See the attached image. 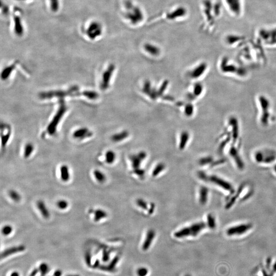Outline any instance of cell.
<instances>
[{"label":"cell","instance_id":"50","mask_svg":"<svg viewBox=\"0 0 276 276\" xmlns=\"http://www.w3.org/2000/svg\"><path fill=\"white\" fill-rule=\"evenodd\" d=\"M274 270H276V263H275V264H274Z\"/></svg>","mask_w":276,"mask_h":276},{"label":"cell","instance_id":"26","mask_svg":"<svg viewBox=\"0 0 276 276\" xmlns=\"http://www.w3.org/2000/svg\"><path fill=\"white\" fill-rule=\"evenodd\" d=\"M35 150V146L31 143H28L25 145L24 149V158L27 159L30 158Z\"/></svg>","mask_w":276,"mask_h":276},{"label":"cell","instance_id":"51","mask_svg":"<svg viewBox=\"0 0 276 276\" xmlns=\"http://www.w3.org/2000/svg\"><path fill=\"white\" fill-rule=\"evenodd\" d=\"M274 171H275V172H276V165L275 166V167H274Z\"/></svg>","mask_w":276,"mask_h":276},{"label":"cell","instance_id":"37","mask_svg":"<svg viewBox=\"0 0 276 276\" xmlns=\"http://www.w3.org/2000/svg\"><path fill=\"white\" fill-rule=\"evenodd\" d=\"M169 81L167 80H165L163 82L159 89L158 90V93L159 97H161L163 95L164 92H165L166 90L167 89L168 86Z\"/></svg>","mask_w":276,"mask_h":276},{"label":"cell","instance_id":"53","mask_svg":"<svg viewBox=\"0 0 276 276\" xmlns=\"http://www.w3.org/2000/svg\"></svg>","mask_w":276,"mask_h":276},{"label":"cell","instance_id":"7","mask_svg":"<svg viewBox=\"0 0 276 276\" xmlns=\"http://www.w3.org/2000/svg\"><path fill=\"white\" fill-rule=\"evenodd\" d=\"M102 32L101 25L97 22H92L87 28L86 33L90 39H95L101 35Z\"/></svg>","mask_w":276,"mask_h":276},{"label":"cell","instance_id":"18","mask_svg":"<svg viewBox=\"0 0 276 276\" xmlns=\"http://www.w3.org/2000/svg\"><path fill=\"white\" fill-rule=\"evenodd\" d=\"M144 48L145 51L152 56H158L161 52L160 49L159 47L149 43L145 44L144 46Z\"/></svg>","mask_w":276,"mask_h":276},{"label":"cell","instance_id":"44","mask_svg":"<svg viewBox=\"0 0 276 276\" xmlns=\"http://www.w3.org/2000/svg\"><path fill=\"white\" fill-rule=\"evenodd\" d=\"M91 260H92V256L90 252H87L86 253L85 255V260H86V263L87 264V265H91Z\"/></svg>","mask_w":276,"mask_h":276},{"label":"cell","instance_id":"8","mask_svg":"<svg viewBox=\"0 0 276 276\" xmlns=\"http://www.w3.org/2000/svg\"><path fill=\"white\" fill-rule=\"evenodd\" d=\"M147 153L144 151H140L136 155H131L130 157L131 166L134 169L140 168L142 161L146 158Z\"/></svg>","mask_w":276,"mask_h":276},{"label":"cell","instance_id":"49","mask_svg":"<svg viewBox=\"0 0 276 276\" xmlns=\"http://www.w3.org/2000/svg\"><path fill=\"white\" fill-rule=\"evenodd\" d=\"M67 276H79V275H77V274H69V275H67Z\"/></svg>","mask_w":276,"mask_h":276},{"label":"cell","instance_id":"36","mask_svg":"<svg viewBox=\"0 0 276 276\" xmlns=\"http://www.w3.org/2000/svg\"><path fill=\"white\" fill-rule=\"evenodd\" d=\"M207 225L209 228L212 229L215 228L216 223L215 217L212 214H210L207 216Z\"/></svg>","mask_w":276,"mask_h":276},{"label":"cell","instance_id":"39","mask_svg":"<svg viewBox=\"0 0 276 276\" xmlns=\"http://www.w3.org/2000/svg\"><path fill=\"white\" fill-rule=\"evenodd\" d=\"M152 86H151V83L149 80H146L145 81V83H144L143 86L142 87V92L144 94L148 96V94H149L150 92L151 91L152 89Z\"/></svg>","mask_w":276,"mask_h":276},{"label":"cell","instance_id":"1","mask_svg":"<svg viewBox=\"0 0 276 276\" xmlns=\"http://www.w3.org/2000/svg\"><path fill=\"white\" fill-rule=\"evenodd\" d=\"M126 9L128 12L126 13L125 17L133 24H137L142 21L143 14L142 11L138 7H134L130 1H127L125 4Z\"/></svg>","mask_w":276,"mask_h":276},{"label":"cell","instance_id":"14","mask_svg":"<svg viewBox=\"0 0 276 276\" xmlns=\"http://www.w3.org/2000/svg\"><path fill=\"white\" fill-rule=\"evenodd\" d=\"M36 206L42 217L46 219L50 218L51 216L50 211L49 210L46 203L42 200H39L36 203Z\"/></svg>","mask_w":276,"mask_h":276},{"label":"cell","instance_id":"28","mask_svg":"<svg viewBox=\"0 0 276 276\" xmlns=\"http://www.w3.org/2000/svg\"><path fill=\"white\" fill-rule=\"evenodd\" d=\"M155 232L153 230H150L147 232L146 234V237L145 239V242L144 244V248H147L149 247L150 243L153 241V239L155 238Z\"/></svg>","mask_w":276,"mask_h":276},{"label":"cell","instance_id":"48","mask_svg":"<svg viewBox=\"0 0 276 276\" xmlns=\"http://www.w3.org/2000/svg\"><path fill=\"white\" fill-rule=\"evenodd\" d=\"M10 276H20V274L17 271H13L11 273Z\"/></svg>","mask_w":276,"mask_h":276},{"label":"cell","instance_id":"6","mask_svg":"<svg viewBox=\"0 0 276 276\" xmlns=\"http://www.w3.org/2000/svg\"><path fill=\"white\" fill-rule=\"evenodd\" d=\"M252 227L253 225L251 223L237 225L229 228L226 231V234L228 236L241 235L249 231Z\"/></svg>","mask_w":276,"mask_h":276},{"label":"cell","instance_id":"29","mask_svg":"<svg viewBox=\"0 0 276 276\" xmlns=\"http://www.w3.org/2000/svg\"><path fill=\"white\" fill-rule=\"evenodd\" d=\"M116 159V153L112 150H108L105 154V161L108 164H112Z\"/></svg>","mask_w":276,"mask_h":276},{"label":"cell","instance_id":"41","mask_svg":"<svg viewBox=\"0 0 276 276\" xmlns=\"http://www.w3.org/2000/svg\"><path fill=\"white\" fill-rule=\"evenodd\" d=\"M136 204H137V206L139 207L141 209L144 210H147L148 209V206H147V204L146 201H145L144 200L142 199H138L136 201Z\"/></svg>","mask_w":276,"mask_h":276},{"label":"cell","instance_id":"2","mask_svg":"<svg viewBox=\"0 0 276 276\" xmlns=\"http://www.w3.org/2000/svg\"><path fill=\"white\" fill-rule=\"evenodd\" d=\"M66 109H67L66 105L64 103L62 102V103H61L59 109H58L56 114L54 116L53 119L47 127V131L50 135H54L56 133L57 127L59 124V122L63 118L64 112H66Z\"/></svg>","mask_w":276,"mask_h":276},{"label":"cell","instance_id":"24","mask_svg":"<svg viewBox=\"0 0 276 276\" xmlns=\"http://www.w3.org/2000/svg\"><path fill=\"white\" fill-rule=\"evenodd\" d=\"M230 154L231 156H232L233 158H234V160L235 161L236 163H237V165L238 166L239 168H243L244 166V164L242 162L241 160L240 159L238 153L237 152V150L234 147H232L230 150Z\"/></svg>","mask_w":276,"mask_h":276},{"label":"cell","instance_id":"42","mask_svg":"<svg viewBox=\"0 0 276 276\" xmlns=\"http://www.w3.org/2000/svg\"><path fill=\"white\" fill-rule=\"evenodd\" d=\"M212 160V158H211V157H209H209L203 158L200 160V164L201 165H206V164H208V163L211 162Z\"/></svg>","mask_w":276,"mask_h":276},{"label":"cell","instance_id":"19","mask_svg":"<svg viewBox=\"0 0 276 276\" xmlns=\"http://www.w3.org/2000/svg\"><path fill=\"white\" fill-rule=\"evenodd\" d=\"M186 13V10L183 7L178 8L167 15V18L169 20H174L178 17H182Z\"/></svg>","mask_w":276,"mask_h":276},{"label":"cell","instance_id":"46","mask_svg":"<svg viewBox=\"0 0 276 276\" xmlns=\"http://www.w3.org/2000/svg\"><path fill=\"white\" fill-rule=\"evenodd\" d=\"M61 275H62V271L59 270H56L53 274V276H61Z\"/></svg>","mask_w":276,"mask_h":276},{"label":"cell","instance_id":"43","mask_svg":"<svg viewBox=\"0 0 276 276\" xmlns=\"http://www.w3.org/2000/svg\"><path fill=\"white\" fill-rule=\"evenodd\" d=\"M134 172L135 175H137L139 177H143L145 175V171L140 168L136 169H134Z\"/></svg>","mask_w":276,"mask_h":276},{"label":"cell","instance_id":"40","mask_svg":"<svg viewBox=\"0 0 276 276\" xmlns=\"http://www.w3.org/2000/svg\"><path fill=\"white\" fill-rule=\"evenodd\" d=\"M50 7L52 11L56 12L59 7V0H50Z\"/></svg>","mask_w":276,"mask_h":276},{"label":"cell","instance_id":"34","mask_svg":"<svg viewBox=\"0 0 276 276\" xmlns=\"http://www.w3.org/2000/svg\"><path fill=\"white\" fill-rule=\"evenodd\" d=\"M39 271L41 276H45L50 271V267L46 263H42L39 265Z\"/></svg>","mask_w":276,"mask_h":276},{"label":"cell","instance_id":"22","mask_svg":"<svg viewBox=\"0 0 276 276\" xmlns=\"http://www.w3.org/2000/svg\"><path fill=\"white\" fill-rule=\"evenodd\" d=\"M206 224L202 223L199 222L197 223H194L193 225L190 226L192 235L193 236L197 235L201 231H203L206 227Z\"/></svg>","mask_w":276,"mask_h":276},{"label":"cell","instance_id":"3","mask_svg":"<svg viewBox=\"0 0 276 276\" xmlns=\"http://www.w3.org/2000/svg\"><path fill=\"white\" fill-rule=\"evenodd\" d=\"M199 176L201 179H204V181H210L211 182H213L216 185L221 187L226 190L229 191L231 192H234V189L233 188L232 186L231 185V184L228 182L224 181L221 178L214 176V175H211V176H208L205 173H203V172H200L199 174Z\"/></svg>","mask_w":276,"mask_h":276},{"label":"cell","instance_id":"11","mask_svg":"<svg viewBox=\"0 0 276 276\" xmlns=\"http://www.w3.org/2000/svg\"><path fill=\"white\" fill-rule=\"evenodd\" d=\"M22 17L17 13L15 12L13 14L14 32L18 36H21L24 33V28L22 24Z\"/></svg>","mask_w":276,"mask_h":276},{"label":"cell","instance_id":"33","mask_svg":"<svg viewBox=\"0 0 276 276\" xmlns=\"http://www.w3.org/2000/svg\"><path fill=\"white\" fill-rule=\"evenodd\" d=\"M203 90H204V87H203V84H201V83H197L194 86L192 94H193L195 97H198L199 96L201 95V93H203Z\"/></svg>","mask_w":276,"mask_h":276},{"label":"cell","instance_id":"4","mask_svg":"<svg viewBox=\"0 0 276 276\" xmlns=\"http://www.w3.org/2000/svg\"><path fill=\"white\" fill-rule=\"evenodd\" d=\"M115 68V66L114 64H111L108 66L105 71L103 72L100 83V87L102 90H105L109 89L110 86L111 79L112 78Z\"/></svg>","mask_w":276,"mask_h":276},{"label":"cell","instance_id":"13","mask_svg":"<svg viewBox=\"0 0 276 276\" xmlns=\"http://www.w3.org/2000/svg\"><path fill=\"white\" fill-rule=\"evenodd\" d=\"M207 68V64L205 63H202L196 67L191 72L190 76L193 79H197L204 74Z\"/></svg>","mask_w":276,"mask_h":276},{"label":"cell","instance_id":"23","mask_svg":"<svg viewBox=\"0 0 276 276\" xmlns=\"http://www.w3.org/2000/svg\"><path fill=\"white\" fill-rule=\"evenodd\" d=\"M209 190L206 187H201L199 191V201L201 204H205L208 201Z\"/></svg>","mask_w":276,"mask_h":276},{"label":"cell","instance_id":"25","mask_svg":"<svg viewBox=\"0 0 276 276\" xmlns=\"http://www.w3.org/2000/svg\"><path fill=\"white\" fill-rule=\"evenodd\" d=\"M190 235H192L190 226H186L182 228L175 233V236L177 238H182Z\"/></svg>","mask_w":276,"mask_h":276},{"label":"cell","instance_id":"5","mask_svg":"<svg viewBox=\"0 0 276 276\" xmlns=\"http://www.w3.org/2000/svg\"><path fill=\"white\" fill-rule=\"evenodd\" d=\"M229 11L234 16H240L242 12L241 0H225Z\"/></svg>","mask_w":276,"mask_h":276},{"label":"cell","instance_id":"35","mask_svg":"<svg viewBox=\"0 0 276 276\" xmlns=\"http://www.w3.org/2000/svg\"><path fill=\"white\" fill-rule=\"evenodd\" d=\"M193 105H192L191 103H188L185 106V109H184V112L186 116L187 117H191L193 115L194 113Z\"/></svg>","mask_w":276,"mask_h":276},{"label":"cell","instance_id":"9","mask_svg":"<svg viewBox=\"0 0 276 276\" xmlns=\"http://www.w3.org/2000/svg\"><path fill=\"white\" fill-rule=\"evenodd\" d=\"M259 101L260 103L261 108L263 109V113H262V117H261V122L264 125H267L268 123V117H269V102L267 99V98L263 96H260L259 97Z\"/></svg>","mask_w":276,"mask_h":276},{"label":"cell","instance_id":"47","mask_svg":"<svg viewBox=\"0 0 276 276\" xmlns=\"http://www.w3.org/2000/svg\"><path fill=\"white\" fill-rule=\"evenodd\" d=\"M99 264V261L98 260H96L95 262V264H94V266H93V268H96V267H98Z\"/></svg>","mask_w":276,"mask_h":276},{"label":"cell","instance_id":"27","mask_svg":"<svg viewBox=\"0 0 276 276\" xmlns=\"http://www.w3.org/2000/svg\"><path fill=\"white\" fill-rule=\"evenodd\" d=\"M93 175L96 180L99 183H103L106 181V175L101 170L95 169L93 171Z\"/></svg>","mask_w":276,"mask_h":276},{"label":"cell","instance_id":"38","mask_svg":"<svg viewBox=\"0 0 276 276\" xmlns=\"http://www.w3.org/2000/svg\"><path fill=\"white\" fill-rule=\"evenodd\" d=\"M13 229L11 225H6L2 227L1 232L4 236H7L10 235L13 233Z\"/></svg>","mask_w":276,"mask_h":276},{"label":"cell","instance_id":"21","mask_svg":"<svg viewBox=\"0 0 276 276\" xmlns=\"http://www.w3.org/2000/svg\"><path fill=\"white\" fill-rule=\"evenodd\" d=\"M129 135H130V133L128 132V131L124 130V131H121L120 133H118L113 134L111 137V139L114 142H121L122 141L127 138Z\"/></svg>","mask_w":276,"mask_h":276},{"label":"cell","instance_id":"12","mask_svg":"<svg viewBox=\"0 0 276 276\" xmlns=\"http://www.w3.org/2000/svg\"><path fill=\"white\" fill-rule=\"evenodd\" d=\"M11 134L10 127L7 124H2L1 125V139H2V147H5L7 144Z\"/></svg>","mask_w":276,"mask_h":276},{"label":"cell","instance_id":"45","mask_svg":"<svg viewBox=\"0 0 276 276\" xmlns=\"http://www.w3.org/2000/svg\"><path fill=\"white\" fill-rule=\"evenodd\" d=\"M39 268H35L32 270L29 276H36V274L39 273Z\"/></svg>","mask_w":276,"mask_h":276},{"label":"cell","instance_id":"16","mask_svg":"<svg viewBox=\"0 0 276 276\" xmlns=\"http://www.w3.org/2000/svg\"><path fill=\"white\" fill-rule=\"evenodd\" d=\"M90 212L93 214V219L96 223L100 222L103 219L107 218L108 216V213L103 209H97L94 210H90Z\"/></svg>","mask_w":276,"mask_h":276},{"label":"cell","instance_id":"30","mask_svg":"<svg viewBox=\"0 0 276 276\" xmlns=\"http://www.w3.org/2000/svg\"><path fill=\"white\" fill-rule=\"evenodd\" d=\"M8 195L10 198L16 203H19L22 199V197L20 194L15 190H10L8 192Z\"/></svg>","mask_w":276,"mask_h":276},{"label":"cell","instance_id":"32","mask_svg":"<svg viewBox=\"0 0 276 276\" xmlns=\"http://www.w3.org/2000/svg\"><path fill=\"white\" fill-rule=\"evenodd\" d=\"M56 207L61 210H65L69 207V203L67 200L61 199L58 200L56 203Z\"/></svg>","mask_w":276,"mask_h":276},{"label":"cell","instance_id":"31","mask_svg":"<svg viewBox=\"0 0 276 276\" xmlns=\"http://www.w3.org/2000/svg\"><path fill=\"white\" fill-rule=\"evenodd\" d=\"M165 165L164 163H159L156 166L155 168L153 169V172H152V175L153 177H156L161 172H162L163 171L165 170Z\"/></svg>","mask_w":276,"mask_h":276},{"label":"cell","instance_id":"20","mask_svg":"<svg viewBox=\"0 0 276 276\" xmlns=\"http://www.w3.org/2000/svg\"><path fill=\"white\" fill-rule=\"evenodd\" d=\"M190 138V134L189 132L186 131H182L180 135V139H179V149L183 150L186 147V145L187 144L188 142L189 141Z\"/></svg>","mask_w":276,"mask_h":276},{"label":"cell","instance_id":"15","mask_svg":"<svg viewBox=\"0 0 276 276\" xmlns=\"http://www.w3.org/2000/svg\"><path fill=\"white\" fill-rule=\"evenodd\" d=\"M92 133L86 128H81L76 130L73 133V136L75 139L78 140H83V139L90 137L92 136Z\"/></svg>","mask_w":276,"mask_h":276},{"label":"cell","instance_id":"10","mask_svg":"<svg viewBox=\"0 0 276 276\" xmlns=\"http://www.w3.org/2000/svg\"><path fill=\"white\" fill-rule=\"evenodd\" d=\"M26 250V247L24 245H20L17 246L10 247L4 250L1 254V259H4L9 256L15 254L17 253H20Z\"/></svg>","mask_w":276,"mask_h":276},{"label":"cell","instance_id":"52","mask_svg":"<svg viewBox=\"0 0 276 276\" xmlns=\"http://www.w3.org/2000/svg\"><path fill=\"white\" fill-rule=\"evenodd\" d=\"M17 1H26V0H17Z\"/></svg>","mask_w":276,"mask_h":276},{"label":"cell","instance_id":"17","mask_svg":"<svg viewBox=\"0 0 276 276\" xmlns=\"http://www.w3.org/2000/svg\"><path fill=\"white\" fill-rule=\"evenodd\" d=\"M59 171L61 180L64 182H69L71 176L68 166L66 164L62 165L59 168Z\"/></svg>","mask_w":276,"mask_h":276}]
</instances>
